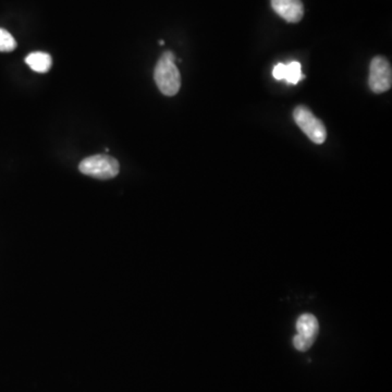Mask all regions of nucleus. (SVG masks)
<instances>
[{
  "label": "nucleus",
  "instance_id": "1",
  "mask_svg": "<svg viewBox=\"0 0 392 392\" xmlns=\"http://www.w3.org/2000/svg\"><path fill=\"white\" fill-rule=\"evenodd\" d=\"M154 79L164 95L175 96L180 90L181 75L176 66V56L173 52H166L158 60Z\"/></svg>",
  "mask_w": 392,
  "mask_h": 392
},
{
  "label": "nucleus",
  "instance_id": "2",
  "mask_svg": "<svg viewBox=\"0 0 392 392\" xmlns=\"http://www.w3.org/2000/svg\"><path fill=\"white\" fill-rule=\"evenodd\" d=\"M79 169L86 176L108 180L118 176L120 166L118 160L111 156L93 155L83 159L79 165Z\"/></svg>",
  "mask_w": 392,
  "mask_h": 392
},
{
  "label": "nucleus",
  "instance_id": "3",
  "mask_svg": "<svg viewBox=\"0 0 392 392\" xmlns=\"http://www.w3.org/2000/svg\"><path fill=\"white\" fill-rule=\"evenodd\" d=\"M293 117L300 129L304 132L312 142L316 144H323L325 142L327 130L323 122L316 118L310 109L304 106L297 107L294 109Z\"/></svg>",
  "mask_w": 392,
  "mask_h": 392
},
{
  "label": "nucleus",
  "instance_id": "4",
  "mask_svg": "<svg viewBox=\"0 0 392 392\" xmlns=\"http://www.w3.org/2000/svg\"><path fill=\"white\" fill-rule=\"evenodd\" d=\"M297 335L293 337V346L297 351L305 352L313 346L320 331L317 318L312 314H302L297 320Z\"/></svg>",
  "mask_w": 392,
  "mask_h": 392
},
{
  "label": "nucleus",
  "instance_id": "5",
  "mask_svg": "<svg viewBox=\"0 0 392 392\" xmlns=\"http://www.w3.org/2000/svg\"><path fill=\"white\" fill-rule=\"evenodd\" d=\"M369 84L371 90L376 94L384 93L391 88V65L386 58L378 56L371 62Z\"/></svg>",
  "mask_w": 392,
  "mask_h": 392
},
{
  "label": "nucleus",
  "instance_id": "6",
  "mask_svg": "<svg viewBox=\"0 0 392 392\" xmlns=\"http://www.w3.org/2000/svg\"><path fill=\"white\" fill-rule=\"evenodd\" d=\"M271 7L280 18L289 23H297L304 16L301 0H271Z\"/></svg>",
  "mask_w": 392,
  "mask_h": 392
},
{
  "label": "nucleus",
  "instance_id": "7",
  "mask_svg": "<svg viewBox=\"0 0 392 392\" xmlns=\"http://www.w3.org/2000/svg\"><path fill=\"white\" fill-rule=\"evenodd\" d=\"M26 65L37 73L48 72L52 65V58L47 52H35L26 58Z\"/></svg>",
  "mask_w": 392,
  "mask_h": 392
},
{
  "label": "nucleus",
  "instance_id": "8",
  "mask_svg": "<svg viewBox=\"0 0 392 392\" xmlns=\"http://www.w3.org/2000/svg\"><path fill=\"white\" fill-rule=\"evenodd\" d=\"M305 77L302 73V66L297 61H292L284 67V80L290 84H297Z\"/></svg>",
  "mask_w": 392,
  "mask_h": 392
},
{
  "label": "nucleus",
  "instance_id": "9",
  "mask_svg": "<svg viewBox=\"0 0 392 392\" xmlns=\"http://www.w3.org/2000/svg\"><path fill=\"white\" fill-rule=\"evenodd\" d=\"M17 48V41L14 37L6 30L0 29V52H12Z\"/></svg>",
  "mask_w": 392,
  "mask_h": 392
},
{
  "label": "nucleus",
  "instance_id": "10",
  "mask_svg": "<svg viewBox=\"0 0 392 392\" xmlns=\"http://www.w3.org/2000/svg\"><path fill=\"white\" fill-rule=\"evenodd\" d=\"M284 67H286V65L282 63V62L275 66L274 70H273V75L276 80H284Z\"/></svg>",
  "mask_w": 392,
  "mask_h": 392
}]
</instances>
